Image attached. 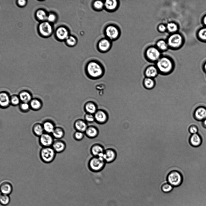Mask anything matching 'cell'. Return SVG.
<instances>
[{"instance_id": "36", "label": "cell", "mask_w": 206, "mask_h": 206, "mask_svg": "<svg viewBox=\"0 0 206 206\" xmlns=\"http://www.w3.org/2000/svg\"><path fill=\"white\" fill-rule=\"evenodd\" d=\"M173 187L168 182L163 184L161 187L162 192L165 193H168L171 191L173 189Z\"/></svg>"}, {"instance_id": "1", "label": "cell", "mask_w": 206, "mask_h": 206, "mask_svg": "<svg viewBox=\"0 0 206 206\" xmlns=\"http://www.w3.org/2000/svg\"><path fill=\"white\" fill-rule=\"evenodd\" d=\"M87 74L90 78L97 79L101 77L104 73V68L99 61L92 60L89 61L86 66Z\"/></svg>"}, {"instance_id": "28", "label": "cell", "mask_w": 206, "mask_h": 206, "mask_svg": "<svg viewBox=\"0 0 206 206\" xmlns=\"http://www.w3.org/2000/svg\"><path fill=\"white\" fill-rule=\"evenodd\" d=\"M84 109L87 113L95 114L97 110V107L93 102L90 101L87 103L85 105Z\"/></svg>"}, {"instance_id": "19", "label": "cell", "mask_w": 206, "mask_h": 206, "mask_svg": "<svg viewBox=\"0 0 206 206\" xmlns=\"http://www.w3.org/2000/svg\"><path fill=\"white\" fill-rule=\"evenodd\" d=\"M84 133L85 135L88 138L93 139L98 136L99 131L96 127L90 125L88 126Z\"/></svg>"}, {"instance_id": "34", "label": "cell", "mask_w": 206, "mask_h": 206, "mask_svg": "<svg viewBox=\"0 0 206 206\" xmlns=\"http://www.w3.org/2000/svg\"><path fill=\"white\" fill-rule=\"evenodd\" d=\"M67 45L70 47L75 46L78 43L77 38L74 35H70L65 40Z\"/></svg>"}, {"instance_id": "21", "label": "cell", "mask_w": 206, "mask_h": 206, "mask_svg": "<svg viewBox=\"0 0 206 206\" xmlns=\"http://www.w3.org/2000/svg\"><path fill=\"white\" fill-rule=\"evenodd\" d=\"M11 104L10 97L5 92H1L0 93V104L2 108L8 107Z\"/></svg>"}, {"instance_id": "29", "label": "cell", "mask_w": 206, "mask_h": 206, "mask_svg": "<svg viewBox=\"0 0 206 206\" xmlns=\"http://www.w3.org/2000/svg\"><path fill=\"white\" fill-rule=\"evenodd\" d=\"M33 132L35 135L40 137L44 133V129L42 125L39 123L35 124L33 127Z\"/></svg>"}, {"instance_id": "43", "label": "cell", "mask_w": 206, "mask_h": 206, "mask_svg": "<svg viewBox=\"0 0 206 206\" xmlns=\"http://www.w3.org/2000/svg\"><path fill=\"white\" fill-rule=\"evenodd\" d=\"M84 118L85 121L89 122H93L95 120L94 116L92 114L87 113L85 115Z\"/></svg>"}, {"instance_id": "39", "label": "cell", "mask_w": 206, "mask_h": 206, "mask_svg": "<svg viewBox=\"0 0 206 206\" xmlns=\"http://www.w3.org/2000/svg\"><path fill=\"white\" fill-rule=\"evenodd\" d=\"M10 198L7 195L1 194L0 196L1 203L3 205L8 204L10 202Z\"/></svg>"}, {"instance_id": "7", "label": "cell", "mask_w": 206, "mask_h": 206, "mask_svg": "<svg viewBox=\"0 0 206 206\" xmlns=\"http://www.w3.org/2000/svg\"><path fill=\"white\" fill-rule=\"evenodd\" d=\"M169 48L173 49H179L183 42L182 36L179 33H172L166 41Z\"/></svg>"}, {"instance_id": "20", "label": "cell", "mask_w": 206, "mask_h": 206, "mask_svg": "<svg viewBox=\"0 0 206 206\" xmlns=\"http://www.w3.org/2000/svg\"><path fill=\"white\" fill-rule=\"evenodd\" d=\"M56 33L58 38L61 40H65L70 35L68 30L64 27L58 28Z\"/></svg>"}, {"instance_id": "4", "label": "cell", "mask_w": 206, "mask_h": 206, "mask_svg": "<svg viewBox=\"0 0 206 206\" xmlns=\"http://www.w3.org/2000/svg\"><path fill=\"white\" fill-rule=\"evenodd\" d=\"M104 33L105 37L112 41L119 39L121 35V30L117 25L109 24L104 28Z\"/></svg>"}, {"instance_id": "27", "label": "cell", "mask_w": 206, "mask_h": 206, "mask_svg": "<svg viewBox=\"0 0 206 206\" xmlns=\"http://www.w3.org/2000/svg\"><path fill=\"white\" fill-rule=\"evenodd\" d=\"M53 137L56 139H61L65 135V131L62 128L59 127H55L52 133Z\"/></svg>"}, {"instance_id": "50", "label": "cell", "mask_w": 206, "mask_h": 206, "mask_svg": "<svg viewBox=\"0 0 206 206\" xmlns=\"http://www.w3.org/2000/svg\"><path fill=\"white\" fill-rule=\"evenodd\" d=\"M204 70L206 72V63L204 65Z\"/></svg>"}, {"instance_id": "2", "label": "cell", "mask_w": 206, "mask_h": 206, "mask_svg": "<svg viewBox=\"0 0 206 206\" xmlns=\"http://www.w3.org/2000/svg\"><path fill=\"white\" fill-rule=\"evenodd\" d=\"M159 73L163 75L171 74L174 68V63L171 58L166 56H162L156 62V65Z\"/></svg>"}, {"instance_id": "15", "label": "cell", "mask_w": 206, "mask_h": 206, "mask_svg": "<svg viewBox=\"0 0 206 206\" xmlns=\"http://www.w3.org/2000/svg\"><path fill=\"white\" fill-rule=\"evenodd\" d=\"M39 30L42 35L47 36L51 33L52 30V27L49 22H44L40 24Z\"/></svg>"}, {"instance_id": "9", "label": "cell", "mask_w": 206, "mask_h": 206, "mask_svg": "<svg viewBox=\"0 0 206 206\" xmlns=\"http://www.w3.org/2000/svg\"><path fill=\"white\" fill-rule=\"evenodd\" d=\"M112 46V41L106 37L100 39L97 43V48L99 51L105 53L109 51Z\"/></svg>"}, {"instance_id": "5", "label": "cell", "mask_w": 206, "mask_h": 206, "mask_svg": "<svg viewBox=\"0 0 206 206\" xmlns=\"http://www.w3.org/2000/svg\"><path fill=\"white\" fill-rule=\"evenodd\" d=\"M56 153L52 147H43L40 150V156L41 160L43 162L48 163L54 160Z\"/></svg>"}, {"instance_id": "8", "label": "cell", "mask_w": 206, "mask_h": 206, "mask_svg": "<svg viewBox=\"0 0 206 206\" xmlns=\"http://www.w3.org/2000/svg\"><path fill=\"white\" fill-rule=\"evenodd\" d=\"M161 51L156 46L148 47L145 51V54L147 60L151 62H156L161 57Z\"/></svg>"}, {"instance_id": "49", "label": "cell", "mask_w": 206, "mask_h": 206, "mask_svg": "<svg viewBox=\"0 0 206 206\" xmlns=\"http://www.w3.org/2000/svg\"><path fill=\"white\" fill-rule=\"evenodd\" d=\"M204 22L205 24L206 25V16L204 18Z\"/></svg>"}, {"instance_id": "33", "label": "cell", "mask_w": 206, "mask_h": 206, "mask_svg": "<svg viewBox=\"0 0 206 206\" xmlns=\"http://www.w3.org/2000/svg\"><path fill=\"white\" fill-rule=\"evenodd\" d=\"M156 47L161 51H166L169 48L166 41L163 40L157 41L156 43Z\"/></svg>"}, {"instance_id": "40", "label": "cell", "mask_w": 206, "mask_h": 206, "mask_svg": "<svg viewBox=\"0 0 206 206\" xmlns=\"http://www.w3.org/2000/svg\"><path fill=\"white\" fill-rule=\"evenodd\" d=\"M21 100L19 96L13 95L10 97L11 104L14 106H16L20 103Z\"/></svg>"}, {"instance_id": "26", "label": "cell", "mask_w": 206, "mask_h": 206, "mask_svg": "<svg viewBox=\"0 0 206 206\" xmlns=\"http://www.w3.org/2000/svg\"><path fill=\"white\" fill-rule=\"evenodd\" d=\"M18 96L21 101L23 103H29L32 99L31 93L27 90L21 91Z\"/></svg>"}, {"instance_id": "41", "label": "cell", "mask_w": 206, "mask_h": 206, "mask_svg": "<svg viewBox=\"0 0 206 206\" xmlns=\"http://www.w3.org/2000/svg\"><path fill=\"white\" fill-rule=\"evenodd\" d=\"M19 107L21 110L24 112L28 111L30 108L29 104L28 103L23 102L20 104Z\"/></svg>"}, {"instance_id": "35", "label": "cell", "mask_w": 206, "mask_h": 206, "mask_svg": "<svg viewBox=\"0 0 206 206\" xmlns=\"http://www.w3.org/2000/svg\"><path fill=\"white\" fill-rule=\"evenodd\" d=\"M167 30L172 33H176L178 29L177 25L174 22H170L166 26Z\"/></svg>"}, {"instance_id": "14", "label": "cell", "mask_w": 206, "mask_h": 206, "mask_svg": "<svg viewBox=\"0 0 206 206\" xmlns=\"http://www.w3.org/2000/svg\"><path fill=\"white\" fill-rule=\"evenodd\" d=\"M104 2V9L109 12L116 11L119 8V2L117 0H107Z\"/></svg>"}, {"instance_id": "38", "label": "cell", "mask_w": 206, "mask_h": 206, "mask_svg": "<svg viewBox=\"0 0 206 206\" xmlns=\"http://www.w3.org/2000/svg\"><path fill=\"white\" fill-rule=\"evenodd\" d=\"M85 134L84 132L76 131L74 133L73 137L74 140L77 141H81L84 138Z\"/></svg>"}, {"instance_id": "23", "label": "cell", "mask_w": 206, "mask_h": 206, "mask_svg": "<svg viewBox=\"0 0 206 206\" xmlns=\"http://www.w3.org/2000/svg\"><path fill=\"white\" fill-rule=\"evenodd\" d=\"M12 186L9 182H3L0 185V190L2 194L8 195L12 192Z\"/></svg>"}, {"instance_id": "18", "label": "cell", "mask_w": 206, "mask_h": 206, "mask_svg": "<svg viewBox=\"0 0 206 206\" xmlns=\"http://www.w3.org/2000/svg\"><path fill=\"white\" fill-rule=\"evenodd\" d=\"M95 120L98 123L103 124L106 122L108 116L106 112L102 110H97L94 115Z\"/></svg>"}, {"instance_id": "25", "label": "cell", "mask_w": 206, "mask_h": 206, "mask_svg": "<svg viewBox=\"0 0 206 206\" xmlns=\"http://www.w3.org/2000/svg\"><path fill=\"white\" fill-rule=\"evenodd\" d=\"M143 84L146 89L151 90L155 87L156 82L154 78L145 77L143 81Z\"/></svg>"}, {"instance_id": "17", "label": "cell", "mask_w": 206, "mask_h": 206, "mask_svg": "<svg viewBox=\"0 0 206 206\" xmlns=\"http://www.w3.org/2000/svg\"><path fill=\"white\" fill-rule=\"evenodd\" d=\"M52 146L56 153H61L65 150L66 146V143L63 140L56 139L54 141Z\"/></svg>"}, {"instance_id": "46", "label": "cell", "mask_w": 206, "mask_h": 206, "mask_svg": "<svg viewBox=\"0 0 206 206\" xmlns=\"http://www.w3.org/2000/svg\"><path fill=\"white\" fill-rule=\"evenodd\" d=\"M158 30L160 32H163L167 30L166 26L163 24H160L159 25L158 27Z\"/></svg>"}, {"instance_id": "10", "label": "cell", "mask_w": 206, "mask_h": 206, "mask_svg": "<svg viewBox=\"0 0 206 206\" xmlns=\"http://www.w3.org/2000/svg\"><path fill=\"white\" fill-rule=\"evenodd\" d=\"M117 156L116 151L111 148L105 149L102 157L106 163H110L113 162Z\"/></svg>"}, {"instance_id": "37", "label": "cell", "mask_w": 206, "mask_h": 206, "mask_svg": "<svg viewBox=\"0 0 206 206\" xmlns=\"http://www.w3.org/2000/svg\"><path fill=\"white\" fill-rule=\"evenodd\" d=\"M36 16L39 20L42 21L47 19L48 16L46 12L41 9L37 11L36 13Z\"/></svg>"}, {"instance_id": "13", "label": "cell", "mask_w": 206, "mask_h": 206, "mask_svg": "<svg viewBox=\"0 0 206 206\" xmlns=\"http://www.w3.org/2000/svg\"><path fill=\"white\" fill-rule=\"evenodd\" d=\"M193 116L195 120L202 122L206 118V108L203 106L198 107L194 111Z\"/></svg>"}, {"instance_id": "48", "label": "cell", "mask_w": 206, "mask_h": 206, "mask_svg": "<svg viewBox=\"0 0 206 206\" xmlns=\"http://www.w3.org/2000/svg\"><path fill=\"white\" fill-rule=\"evenodd\" d=\"M201 122L203 127L206 128V118Z\"/></svg>"}, {"instance_id": "16", "label": "cell", "mask_w": 206, "mask_h": 206, "mask_svg": "<svg viewBox=\"0 0 206 206\" xmlns=\"http://www.w3.org/2000/svg\"><path fill=\"white\" fill-rule=\"evenodd\" d=\"M159 73L158 70L156 65H150L145 69L144 74L146 77L154 78Z\"/></svg>"}, {"instance_id": "30", "label": "cell", "mask_w": 206, "mask_h": 206, "mask_svg": "<svg viewBox=\"0 0 206 206\" xmlns=\"http://www.w3.org/2000/svg\"><path fill=\"white\" fill-rule=\"evenodd\" d=\"M30 107L34 110H38L42 107V103L41 101L37 98L32 99L29 102Z\"/></svg>"}, {"instance_id": "32", "label": "cell", "mask_w": 206, "mask_h": 206, "mask_svg": "<svg viewBox=\"0 0 206 206\" xmlns=\"http://www.w3.org/2000/svg\"><path fill=\"white\" fill-rule=\"evenodd\" d=\"M93 9L97 11H100L104 9V2L100 0H95L92 3Z\"/></svg>"}, {"instance_id": "47", "label": "cell", "mask_w": 206, "mask_h": 206, "mask_svg": "<svg viewBox=\"0 0 206 206\" xmlns=\"http://www.w3.org/2000/svg\"><path fill=\"white\" fill-rule=\"evenodd\" d=\"M18 4L21 6L25 5L26 3V1L25 0H19L18 1Z\"/></svg>"}, {"instance_id": "6", "label": "cell", "mask_w": 206, "mask_h": 206, "mask_svg": "<svg viewBox=\"0 0 206 206\" xmlns=\"http://www.w3.org/2000/svg\"><path fill=\"white\" fill-rule=\"evenodd\" d=\"M168 183L173 187H177L182 183L183 178L181 173L176 170L171 171L168 174L167 178Z\"/></svg>"}, {"instance_id": "45", "label": "cell", "mask_w": 206, "mask_h": 206, "mask_svg": "<svg viewBox=\"0 0 206 206\" xmlns=\"http://www.w3.org/2000/svg\"><path fill=\"white\" fill-rule=\"evenodd\" d=\"M56 18L55 15L52 13L49 14L47 16V19L48 21L50 22L54 21Z\"/></svg>"}, {"instance_id": "31", "label": "cell", "mask_w": 206, "mask_h": 206, "mask_svg": "<svg viewBox=\"0 0 206 206\" xmlns=\"http://www.w3.org/2000/svg\"><path fill=\"white\" fill-rule=\"evenodd\" d=\"M42 125L44 131L49 134L52 133L55 127L53 123L49 121L45 122Z\"/></svg>"}, {"instance_id": "12", "label": "cell", "mask_w": 206, "mask_h": 206, "mask_svg": "<svg viewBox=\"0 0 206 206\" xmlns=\"http://www.w3.org/2000/svg\"><path fill=\"white\" fill-rule=\"evenodd\" d=\"M105 150L102 145L99 143H95L91 146L90 151L93 156L102 157Z\"/></svg>"}, {"instance_id": "44", "label": "cell", "mask_w": 206, "mask_h": 206, "mask_svg": "<svg viewBox=\"0 0 206 206\" xmlns=\"http://www.w3.org/2000/svg\"><path fill=\"white\" fill-rule=\"evenodd\" d=\"M199 35L201 39L206 40V28L202 29L200 31Z\"/></svg>"}, {"instance_id": "42", "label": "cell", "mask_w": 206, "mask_h": 206, "mask_svg": "<svg viewBox=\"0 0 206 206\" xmlns=\"http://www.w3.org/2000/svg\"><path fill=\"white\" fill-rule=\"evenodd\" d=\"M196 125V124H193L189 126V131L191 134L198 133V130Z\"/></svg>"}, {"instance_id": "3", "label": "cell", "mask_w": 206, "mask_h": 206, "mask_svg": "<svg viewBox=\"0 0 206 206\" xmlns=\"http://www.w3.org/2000/svg\"><path fill=\"white\" fill-rule=\"evenodd\" d=\"M106 164L102 157L93 156L89 160L88 166L91 171L97 173L103 169Z\"/></svg>"}, {"instance_id": "11", "label": "cell", "mask_w": 206, "mask_h": 206, "mask_svg": "<svg viewBox=\"0 0 206 206\" xmlns=\"http://www.w3.org/2000/svg\"><path fill=\"white\" fill-rule=\"evenodd\" d=\"M53 138L50 134L43 133L39 137V143L43 147H50L54 142Z\"/></svg>"}, {"instance_id": "24", "label": "cell", "mask_w": 206, "mask_h": 206, "mask_svg": "<svg viewBox=\"0 0 206 206\" xmlns=\"http://www.w3.org/2000/svg\"><path fill=\"white\" fill-rule=\"evenodd\" d=\"M189 142L192 146L198 147L201 144L202 139L198 133L192 134L189 139Z\"/></svg>"}, {"instance_id": "22", "label": "cell", "mask_w": 206, "mask_h": 206, "mask_svg": "<svg viewBox=\"0 0 206 206\" xmlns=\"http://www.w3.org/2000/svg\"><path fill=\"white\" fill-rule=\"evenodd\" d=\"M88 125L86 121L79 119L76 121L74 124V127L76 131L84 132Z\"/></svg>"}]
</instances>
